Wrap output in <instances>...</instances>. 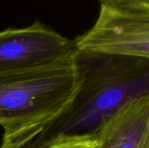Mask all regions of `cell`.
Listing matches in <instances>:
<instances>
[{"label": "cell", "mask_w": 149, "mask_h": 148, "mask_svg": "<svg viewBox=\"0 0 149 148\" xmlns=\"http://www.w3.org/2000/svg\"><path fill=\"white\" fill-rule=\"evenodd\" d=\"M75 64L79 85L73 99L25 148L96 135L126 104L149 96V58L78 50Z\"/></svg>", "instance_id": "1"}, {"label": "cell", "mask_w": 149, "mask_h": 148, "mask_svg": "<svg viewBox=\"0 0 149 148\" xmlns=\"http://www.w3.org/2000/svg\"><path fill=\"white\" fill-rule=\"evenodd\" d=\"M79 85L75 55L36 69L0 72V148L26 147L67 107Z\"/></svg>", "instance_id": "2"}, {"label": "cell", "mask_w": 149, "mask_h": 148, "mask_svg": "<svg viewBox=\"0 0 149 148\" xmlns=\"http://www.w3.org/2000/svg\"><path fill=\"white\" fill-rule=\"evenodd\" d=\"M74 42L79 51L149 58V8L100 5L93 27Z\"/></svg>", "instance_id": "3"}, {"label": "cell", "mask_w": 149, "mask_h": 148, "mask_svg": "<svg viewBox=\"0 0 149 148\" xmlns=\"http://www.w3.org/2000/svg\"><path fill=\"white\" fill-rule=\"evenodd\" d=\"M78 48L51 27L36 21L24 28L0 31V72L25 71L70 58Z\"/></svg>", "instance_id": "4"}, {"label": "cell", "mask_w": 149, "mask_h": 148, "mask_svg": "<svg viewBox=\"0 0 149 148\" xmlns=\"http://www.w3.org/2000/svg\"><path fill=\"white\" fill-rule=\"evenodd\" d=\"M96 135L97 148H149V96L126 104Z\"/></svg>", "instance_id": "5"}, {"label": "cell", "mask_w": 149, "mask_h": 148, "mask_svg": "<svg viewBox=\"0 0 149 148\" xmlns=\"http://www.w3.org/2000/svg\"><path fill=\"white\" fill-rule=\"evenodd\" d=\"M97 135H91L59 140L43 148H97Z\"/></svg>", "instance_id": "6"}, {"label": "cell", "mask_w": 149, "mask_h": 148, "mask_svg": "<svg viewBox=\"0 0 149 148\" xmlns=\"http://www.w3.org/2000/svg\"><path fill=\"white\" fill-rule=\"evenodd\" d=\"M101 6L113 9H143L149 8V0H96Z\"/></svg>", "instance_id": "7"}]
</instances>
